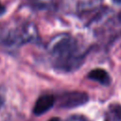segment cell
Returning a JSON list of instances; mask_svg holds the SVG:
<instances>
[{
  "label": "cell",
  "mask_w": 121,
  "mask_h": 121,
  "mask_svg": "<svg viewBox=\"0 0 121 121\" xmlns=\"http://www.w3.org/2000/svg\"><path fill=\"white\" fill-rule=\"evenodd\" d=\"M50 55L55 68L65 72L77 69L83 60V55L79 51L77 40L69 35L58 37L52 43Z\"/></svg>",
  "instance_id": "cell-1"
},
{
  "label": "cell",
  "mask_w": 121,
  "mask_h": 121,
  "mask_svg": "<svg viewBox=\"0 0 121 121\" xmlns=\"http://www.w3.org/2000/svg\"><path fill=\"white\" fill-rule=\"evenodd\" d=\"M89 100L86 93L80 91H70L62 94L59 99V105L61 108L72 109L84 105Z\"/></svg>",
  "instance_id": "cell-2"
},
{
  "label": "cell",
  "mask_w": 121,
  "mask_h": 121,
  "mask_svg": "<svg viewBox=\"0 0 121 121\" xmlns=\"http://www.w3.org/2000/svg\"><path fill=\"white\" fill-rule=\"evenodd\" d=\"M55 104V97L51 95H44L40 96L33 108V112L36 115H41L49 111Z\"/></svg>",
  "instance_id": "cell-3"
},
{
  "label": "cell",
  "mask_w": 121,
  "mask_h": 121,
  "mask_svg": "<svg viewBox=\"0 0 121 121\" xmlns=\"http://www.w3.org/2000/svg\"><path fill=\"white\" fill-rule=\"evenodd\" d=\"M88 78L93 79V80H95V81H97L103 85H108L110 83V77H109L108 73L105 70L100 69V68H96V69L92 70L89 73Z\"/></svg>",
  "instance_id": "cell-4"
},
{
  "label": "cell",
  "mask_w": 121,
  "mask_h": 121,
  "mask_svg": "<svg viewBox=\"0 0 121 121\" xmlns=\"http://www.w3.org/2000/svg\"><path fill=\"white\" fill-rule=\"evenodd\" d=\"M107 117L110 121H119L121 119V106L113 104L109 107Z\"/></svg>",
  "instance_id": "cell-5"
},
{
  "label": "cell",
  "mask_w": 121,
  "mask_h": 121,
  "mask_svg": "<svg viewBox=\"0 0 121 121\" xmlns=\"http://www.w3.org/2000/svg\"><path fill=\"white\" fill-rule=\"evenodd\" d=\"M66 121H89V120L81 115H72Z\"/></svg>",
  "instance_id": "cell-6"
},
{
  "label": "cell",
  "mask_w": 121,
  "mask_h": 121,
  "mask_svg": "<svg viewBox=\"0 0 121 121\" xmlns=\"http://www.w3.org/2000/svg\"><path fill=\"white\" fill-rule=\"evenodd\" d=\"M5 102V92L2 88H0V108L3 106Z\"/></svg>",
  "instance_id": "cell-7"
},
{
  "label": "cell",
  "mask_w": 121,
  "mask_h": 121,
  "mask_svg": "<svg viewBox=\"0 0 121 121\" xmlns=\"http://www.w3.org/2000/svg\"><path fill=\"white\" fill-rule=\"evenodd\" d=\"M5 10H6V9H5V7L1 4V2H0V15H2L4 12H5Z\"/></svg>",
  "instance_id": "cell-8"
},
{
  "label": "cell",
  "mask_w": 121,
  "mask_h": 121,
  "mask_svg": "<svg viewBox=\"0 0 121 121\" xmlns=\"http://www.w3.org/2000/svg\"><path fill=\"white\" fill-rule=\"evenodd\" d=\"M49 121H60V119H59L58 117H53V118H51Z\"/></svg>",
  "instance_id": "cell-9"
},
{
  "label": "cell",
  "mask_w": 121,
  "mask_h": 121,
  "mask_svg": "<svg viewBox=\"0 0 121 121\" xmlns=\"http://www.w3.org/2000/svg\"><path fill=\"white\" fill-rule=\"evenodd\" d=\"M115 4H119V5H121V0H112Z\"/></svg>",
  "instance_id": "cell-10"
}]
</instances>
